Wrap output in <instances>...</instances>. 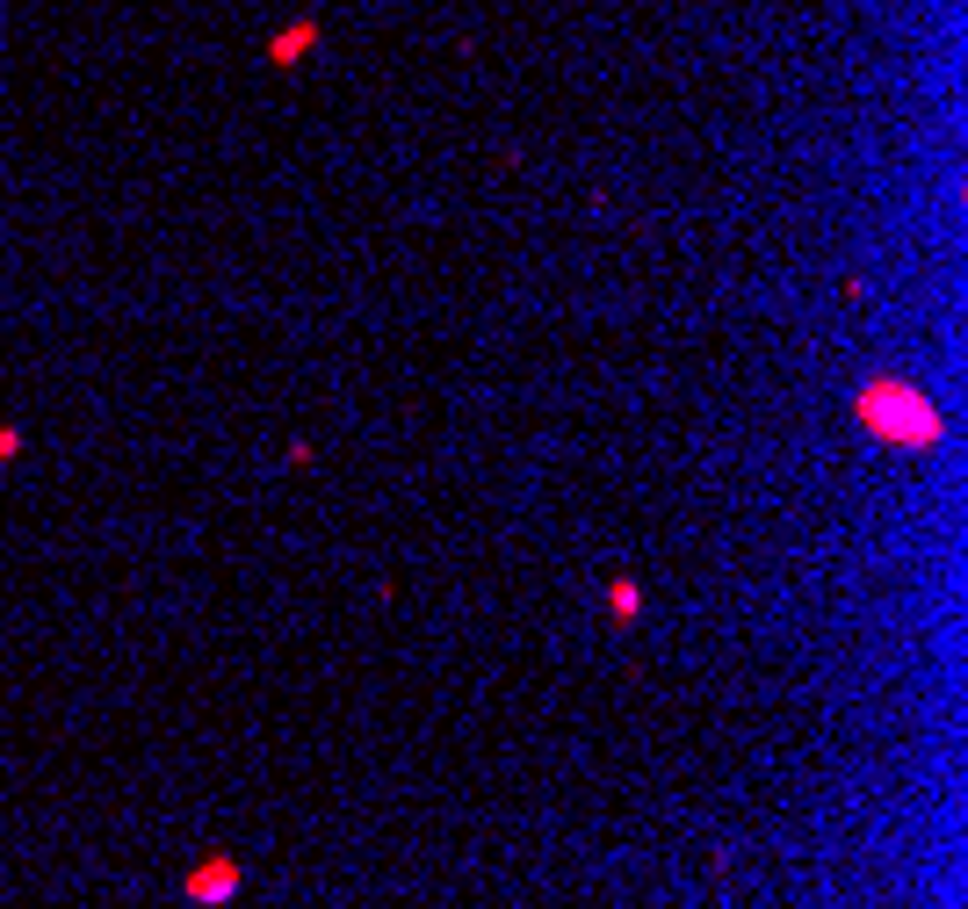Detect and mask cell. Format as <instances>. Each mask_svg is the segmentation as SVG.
Masks as SVG:
<instances>
[{"mask_svg":"<svg viewBox=\"0 0 968 909\" xmlns=\"http://www.w3.org/2000/svg\"><path fill=\"white\" fill-rule=\"evenodd\" d=\"M853 419H861V433L889 440V448H939V405L918 390V383H896V376L861 383Z\"/></svg>","mask_w":968,"mask_h":909,"instance_id":"6da1fadb","label":"cell"},{"mask_svg":"<svg viewBox=\"0 0 968 909\" xmlns=\"http://www.w3.org/2000/svg\"><path fill=\"white\" fill-rule=\"evenodd\" d=\"M239 880H247V874H239V859H202L196 874L181 880V895L210 909V902H231V895H239Z\"/></svg>","mask_w":968,"mask_h":909,"instance_id":"7a4b0ae2","label":"cell"},{"mask_svg":"<svg viewBox=\"0 0 968 909\" xmlns=\"http://www.w3.org/2000/svg\"><path fill=\"white\" fill-rule=\"evenodd\" d=\"M311 44H319V22H296V30H282V36H275V44H268V51H275V65H296V59H304Z\"/></svg>","mask_w":968,"mask_h":909,"instance_id":"3957f363","label":"cell"},{"mask_svg":"<svg viewBox=\"0 0 968 909\" xmlns=\"http://www.w3.org/2000/svg\"><path fill=\"white\" fill-rule=\"evenodd\" d=\"M607 606H615L622 621H629V614H644V585H636V577H615V592H607Z\"/></svg>","mask_w":968,"mask_h":909,"instance_id":"277c9868","label":"cell"},{"mask_svg":"<svg viewBox=\"0 0 968 909\" xmlns=\"http://www.w3.org/2000/svg\"><path fill=\"white\" fill-rule=\"evenodd\" d=\"M15 454H22V433H15V426H0V462H15Z\"/></svg>","mask_w":968,"mask_h":909,"instance_id":"5b68a950","label":"cell"}]
</instances>
